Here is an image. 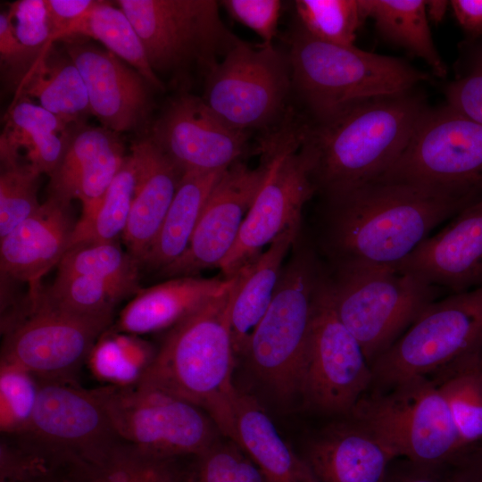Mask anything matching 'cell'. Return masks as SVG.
<instances>
[{"label":"cell","mask_w":482,"mask_h":482,"mask_svg":"<svg viewBox=\"0 0 482 482\" xmlns=\"http://www.w3.org/2000/svg\"><path fill=\"white\" fill-rule=\"evenodd\" d=\"M481 195L476 187L378 178L324 198L320 245L332 271L396 268Z\"/></svg>","instance_id":"6da1fadb"},{"label":"cell","mask_w":482,"mask_h":482,"mask_svg":"<svg viewBox=\"0 0 482 482\" xmlns=\"http://www.w3.org/2000/svg\"><path fill=\"white\" fill-rule=\"evenodd\" d=\"M428 108L413 90L353 101L324 116L298 117L299 152L324 198L383 176Z\"/></svg>","instance_id":"7a4b0ae2"},{"label":"cell","mask_w":482,"mask_h":482,"mask_svg":"<svg viewBox=\"0 0 482 482\" xmlns=\"http://www.w3.org/2000/svg\"><path fill=\"white\" fill-rule=\"evenodd\" d=\"M241 271L219 293L172 326L136 385L155 388L202 408L232 440L236 401L230 312Z\"/></svg>","instance_id":"3957f363"},{"label":"cell","mask_w":482,"mask_h":482,"mask_svg":"<svg viewBox=\"0 0 482 482\" xmlns=\"http://www.w3.org/2000/svg\"><path fill=\"white\" fill-rule=\"evenodd\" d=\"M293 92L309 118L353 101L409 91L429 76L402 59L321 41L298 25L288 37Z\"/></svg>","instance_id":"277c9868"},{"label":"cell","mask_w":482,"mask_h":482,"mask_svg":"<svg viewBox=\"0 0 482 482\" xmlns=\"http://www.w3.org/2000/svg\"><path fill=\"white\" fill-rule=\"evenodd\" d=\"M325 272L311 249L295 248L241 356L254 378L281 403L299 398L317 294Z\"/></svg>","instance_id":"5b68a950"},{"label":"cell","mask_w":482,"mask_h":482,"mask_svg":"<svg viewBox=\"0 0 482 482\" xmlns=\"http://www.w3.org/2000/svg\"><path fill=\"white\" fill-rule=\"evenodd\" d=\"M329 275L337 315L370 366L443 291L391 267L341 270Z\"/></svg>","instance_id":"8992f818"},{"label":"cell","mask_w":482,"mask_h":482,"mask_svg":"<svg viewBox=\"0 0 482 482\" xmlns=\"http://www.w3.org/2000/svg\"><path fill=\"white\" fill-rule=\"evenodd\" d=\"M351 415L366 424L395 453L413 462H455L464 453L447 403L428 376L370 389Z\"/></svg>","instance_id":"52a82bcc"},{"label":"cell","mask_w":482,"mask_h":482,"mask_svg":"<svg viewBox=\"0 0 482 482\" xmlns=\"http://www.w3.org/2000/svg\"><path fill=\"white\" fill-rule=\"evenodd\" d=\"M299 145L294 113L261 140L258 150L261 160L269 162V171L232 250L220 267L224 278H234L285 231L300 230L303 207L315 189Z\"/></svg>","instance_id":"ba28073f"},{"label":"cell","mask_w":482,"mask_h":482,"mask_svg":"<svg viewBox=\"0 0 482 482\" xmlns=\"http://www.w3.org/2000/svg\"><path fill=\"white\" fill-rule=\"evenodd\" d=\"M157 73L183 74L196 67L204 75L240 39L223 23L214 0H119Z\"/></svg>","instance_id":"9c48e42d"},{"label":"cell","mask_w":482,"mask_h":482,"mask_svg":"<svg viewBox=\"0 0 482 482\" xmlns=\"http://www.w3.org/2000/svg\"><path fill=\"white\" fill-rule=\"evenodd\" d=\"M202 96L230 128L270 132L292 112L289 60L273 45L253 47L240 40L204 77Z\"/></svg>","instance_id":"30bf717a"},{"label":"cell","mask_w":482,"mask_h":482,"mask_svg":"<svg viewBox=\"0 0 482 482\" xmlns=\"http://www.w3.org/2000/svg\"><path fill=\"white\" fill-rule=\"evenodd\" d=\"M482 345V287L430 303L371 366L370 389L429 376Z\"/></svg>","instance_id":"8fae6325"},{"label":"cell","mask_w":482,"mask_h":482,"mask_svg":"<svg viewBox=\"0 0 482 482\" xmlns=\"http://www.w3.org/2000/svg\"><path fill=\"white\" fill-rule=\"evenodd\" d=\"M94 392L117 436L153 456L198 457L220 440L219 428L202 408L173 395L139 385Z\"/></svg>","instance_id":"7c38bea8"},{"label":"cell","mask_w":482,"mask_h":482,"mask_svg":"<svg viewBox=\"0 0 482 482\" xmlns=\"http://www.w3.org/2000/svg\"><path fill=\"white\" fill-rule=\"evenodd\" d=\"M371 366L334 308L326 270L317 294L299 398L320 414L347 416L370 389Z\"/></svg>","instance_id":"4fadbf2b"},{"label":"cell","mask_w":482,"mask_h":482,"mask_svg":"<svg viewBox=\"0 0 482 482\" xmlns=\"http://www.w3.org/2000/svg\"><path fill=\"white\" fill-rule=\"evenodd\" d=\"M27 314L4 328L1 363L18 366L38 379L75 381L112 316H86L45 302L30 293Z\"/></svg>","instance_id":"5bb4252c"},{"label":"cell","mask_w":482,"mask_h":482,"mask_svg":"<svg viewBox=\"0 0 482 482\" xmlns=\"http://www.w3.org/2000/svg\"><path fill=\"white\" fill-rule=\"evenodd\" d=\"M379 178L482 189V125L447 104L428 107L397 162Z\"/></svg>","instance_id":"9a60e30c"},{"label":"cell","mask_w":482,"mask_h":482,"mask_svg":"<svg viewBox=\"0 0 482 482\" xmlns=\"http://www.w3.org/2000/svg\"><path fill=\"white\" fill-rule=\"evenodd\" d=\"M38 382L37 403L26 431L73 467L96 461L120 440L94 390H85L71 380Z\"/></svg>","instance_id":"2e32d148"},{"label":"cell","mask_w":482,"mask_h":482,"mask_svg":"<svg viewBox=\"0 0 482 482\" xmlns=\"http://www.w3.org/2000/svg\"><path fill=\"white\" fill-rule=\"evenodd\" d=\"M149 137L183 174L224 171L249 150V134L224 123L202 97L173 98L154 122Z\"/></svg>","instance_id":"e0dca14e"},{"label":"cell","mask_w":482,"mask_h":482,"mask_svg":"<svg viewBox=\"0 0 482 482\" xmlns=\"http://www.w3.org/2000/svg\"><path fill=\"white\" fill-rule=\"evenodd\" d=\"M270 164L256 168L238 162L228 168L212 189L186 252L159 275L195 277L220 267L232 250L244 220L262 187Z\"/></svg>","instance_id":"ac0fdd59"},{"label":"cell","mask_w":482,"mask_h":482,"mask_svg":"<svg viewBox=\"0 0 482 482\" xmlns=\"http://www.w3.org/2000/svg\"><path fill=\"white\" fill-rule=\"evenodd\" d=\"M61 41L83 79L90 112L103 127L120 133L135 129L146 120L151 86L137 70L82 37Z\"/></svg>","instance_id":"d6986e66"},{"label":"cell","mask_w":482,"mask_h":482,"mask_svg":"<svg viewBox=\"0 0 482 482\" xmlns=\"http://www.w3.org/2000/svg\"><path fill=\"white\" fill-rule=\"evenodd\" d=\"M396 269L450 294L482 287V195L426 238Z\"/></svg>","instance_id":"ffe728a7"},{"label":"cell","mask_w":482,"mask_h":482,"mask_svg":"<svg viewBox=\"0 0 482 482\" xmlns=\"http://www.w3.org/2000/svg\"><path fill=\"white\" fill-rule=\"evenodd\" d=\"M127 154L119 133L84 122L71 128L66 151L49 176L48 196L82 205L79 220L89 219L121 168Z\"/></svg>","instance_id":"44dd1931"},{"label":"cell","mask_w":482,"mask_h":482,"mask_svg":"<svg viewBox=\"0 0 482 482\" xmlns=\"http://www.w3.org/2000/svg\"><path fill=\"white\" fill-rule=\"evenodd\" d=\"M302 456L317 482H385L396 459L366 424L351 414L312 435Z\"/></svg>","instance_id":"7402d4cb"},{"label":"cell","mask_w":482,"mask_h":482,"mask_svg":"<svg viewBox=\"0 0 482 482\" xmlns=\"http://www.w3.org/2000/svg\"><path fill=\"white\" fill-rule=\"evenodd\" d=\"M71 203L48 196L38 209L0 238L1 272L29 283L30 291L60 263L70 249L76 226Z\"/></svg>","instance_id":"603a6c76"},{"label":"cell","mask_w":482,"mask_h":482,"mask_svg":"<svg viewBox=\"0 0 482 482\" xmlns=\"http://www.w3.org/2000/svg\"><path fill=\"white\" fill-rule=\"evenodd\" d=\"M135 169V190L122 235L128 253L140 264L154 243L183 172L147 136L135 141L129 154Z\"/></svg>","instance_id":"cb8c5ba5"},{"label":"cell","mask_w":482,"mask_h":482,"mask_svg":"<svg viewBox=\"0 0 482 482\" xmlns=\"http://www.w3.org/2000/svg\"><path fill=\"white\" fill-rule=\"evenodd\" d=\"M4 121L1 166L28 165L50 176L63 157L73 124L27 97L13 99Z\"/></svg>","instance_id":"d4e9b609"},{"label":"cell","mask_w":482,"mask_h":482,"mask_svg":"<svg viewBox=\"0 0 482 482\" xmlns=\"http://www.w3.org/2000/svg\"><path fill=\"white\" fill-rule=\"evenodd\" d=\"M229 279L178 277L141 288L121 311L115 329L139 335L171 328L221 291Z\"/></svg>","instance_id":"484cf974"},{"label":"cell","mask_w":482,"mask_h":482,"mask_svg":"<svg viewBox=\"0 0 482 482\" xmlns=\"http://www.w3.org/2000/svg\"><path fill=\"white\" fill-rule=\"evenodd\" d=\"M232 441L258 467L265 482H317L303 456L283 438L264 409L240 391Z\"/></svg>","instance_id":"4316f807"},{"label":"cell","mask_w":482,"mask_h":482,"mask_svg":"<svg viewBox=\"0 0 482 482\" xmlns=\"http://www.w3.org/2000/svg\"><path fill=\"white\" fill-rule=\"evenodd\" d=\"M300 230L288 229L241 271L230 312V331L235 358L243 355L258 323L276 292L283 261L298 240Z\"/></svg>","instance_id":"83f0119b"},{"label":"cell","mask_w":482,"mask_h":482,"mask_svg":"<svg viewBox=\"0 0 482 482\" xmlns=\"http://www.w3.org/2000/svg\"><path fill=\"white\" fill-rule=\"evenodd\" d=\"M19 97L35 100L70 124L84 122L91 114L79 71L65 50L61 53L54 43L43 50L16 87L14 98Z\"/></svg>","instance_id":"f1b7e54d"},{"label":"cell","mask_w":482,"mask_h":482,"mask_svg":"<svg viewBox=\"0 0 482 482\" xmlns=\"http://www.w3.org/2000/svg\"><path fill=\"white\" fill-rule=\"evenodd\" d=\"M224 171L183 174L161 229L141 262V268L160 272L186 252L208 196Z\"/></svg>","instance_id":"f546056e"},{"label":"cell","mask_w":482,"mask_h":482,"mask_svg":"<svg viewBox=\"0 0 482 482\" xmlns=\"http://www.w3.org/2000/svg\"><path fill=\"white\" fill-rule=\"evenodd\" d=\"M363 18H371L388 42L422 59L440 78L447 69L428 25L424 0H359Z\"/></svg>","instance_id":"4dcf8cb0"},{"label":"cell","mask_w":482,"mask_h":482,"mask_svg":"<svg viewBox=\"0 0 482 482\" xmlns=\"http://www.w3.org/2000/svg\"><path fill=\"white\" fill-rule=\"evenodd\" d=\"M69 37L99 41L108 51L137 70L152 87L163 90L162 81L148 62L136 29L119 6L106 1H96L62 33L58 41Z\"/></svg>","instance_id":"1f68e13d"},{"label":"cell","mask_w":482,"mask_h":482,"mask_svg":"<svg viewBox=\"0 0 482 482\" xmlns=\"http://www.w3.org/2000/svg\"><path fill=\"white\" fill-rule=\"evenodd\" d=\"M70 482H189L176 459H162L119 440L96 461L73 470Z\"/></svg>","instance_id":"d6a6232c"},{"label":"cell","mask_w":482,"mask_h":482,"mask_svg":"<svg viewBox=\"0 0 482 482\" xmlns=\"http://www.w3.org/2000/svg\"><path fill=\"white\" fill-rule=\"evenodd\" d=\"M477 353L428 376L447 403L463 452L482 443V377L474 366Z\"/></svg>","instance_id":"836d02e7"},{"label":"cell","mask_w":482,"mask_h":482,"mask_svg":"<svg viewBox=\"0 0 482 482\" xmlns=\"http://www.w3.org/2000/svg\"><path fill=\"white\" fill-rule=\"evenodd\" d=\"M56 276L85 275L104 282L119 301L136 295L140 264L117 241L78 245L58 264Z\"/></svg>","instance_id":"e575fe53"},{"label":"cell","mask_w":482,"mask_h":482,"mask_svg":"<svg viewBox=\"0 0 482 482\" xmlns=\"http://www.w3.org/2000/svg\"><path fill=\"white\" fill-rule=\"evenodd\" d=\"M135 169L130 155L104 195L95 213L77 220L70 248L83 244L114 242L127 227L135 190Z\"/></svg>","instance_id":"d590c367"},{"label":"cell","mask_w":482,"mask_h":482,"mask_svg":"<svg viewBox=\"0 0 482 482\" xmlns=\"http://www.w3.org/2000/svg\"><path fill=\"white\" fill-rule=\"evenodd\" d=\"M298 26L324 42L354 46L363 16L359 0H296Z\"/></svg>","instance_id":"8d00e7d4"},{"label":"cell","mask_w":482,"mask_h":482,"mask_svg":"<svg viewBox=\"0 0 482 482\" xmlns=\"http://www.w3.org/2000/svg\"><path fill=\"white\" fill-rule=\"evenodd\" d=\"M37 293L53 306L86 316H112L120 302L104 282L85 275L56 276L48 289Z\"/></svg>","instance_id":"74e56055"},{"label":"cell","mask_w":482,"mask_h":482,"mask_svg":"<svg viewBox=\"0 0 482 482\" xmlns=\"http://www.w3.org/2000/svg\"><path fill=\"white\" fill-rule=\"evenodd\" d=\"M38 387V379L29 371L12 364H0L1 434L21 433L29 428Z\"/></svg>","instance_id":"f35d334b"},{"label":"cell","mask_w":482,"mask_h":482,"mask_svg":"<svg viewBox=\"0 0 482 482\" xmlns=\"http://www.w3.org/2000/svg\"><path fill=\"white\" fill-rule=\"evenodd\" d=\"M40 173L28 165L1 166L0 238L30 217L40 206Z\"/></svg>","instance_id":"ab89813d"},{"label":"cell","mask_w":482,"mask_h":482,"mask_svg":"<svg viewBox=\"0 0 482 482\" xmlns=\"http://www.w3.org/2000/svg\"><path fill=\"white\" fill-rule=\"evenodd\" d=\"M196 458L197 482H265L258 467L230 439H220Z\"/></svg>","instance_id":"60d3db41"},{"label":"cell","mask_w":482,"mask_h":482,"mask_svg":"<svg viewBox=\"0 0 482 482\" xmlns=\"http://www.w3.org/2000/svg\"><path fill=\"white\" fill-rule=\"evenodd\" d=\"M154 355L132 353L129 341L103 339L96 344L88 359L93 371L114 386L136 385Z\"/></svg>","instance_id":"b9f144b4"},{"label":"cell","mask_w":482,"mask_h":482,"mask_svg":"<svg viewBox=\"0 0 482 482\" xmlns=\"http://www.w3.org/2000/svg\"><path fill=\"white\" fill-rule=\"evenodd\" d=\"M6 13L14 35L23 46L42 52L52 44L46 0L15 1Z\"/></svg>","instance_id":"7bdbcfd3"},{"label":"cell","mask_w":482,"mask_h":482,"mask_svg":"<svg viewBox=\"0 0 482 482\" xmlns=\"http://www.w3.org/2000/svg\"><path fill=\"white\" fill-rule=\"evenodd\" d=\"M232 19L252 29L271 46L277 35L282 3L278 0H223L220 2Z\"/></svg>","instance_id":"ee69618b"},{"label":"cell","mask_w":482,"mask_h":482,"mask_svg":"<svg viewBox=\"0 0 482 482\" xmlns=\"http://www.w3.org/2000/svg\"><path fill=\"white\" fill-rule=\"evenodd\" d=\"M447 104L482 125V53L471 70L448 85Z\"/></svg>","instance_id":"f6af8a7d"},{"label":"cell","mask_w":482,"mask_h":482,"mask_svg":"<svg viewBox=\"0 0 482 482\" xmlns=\"http://www.w3.org/2000/svg\"><path fill=\"white\" fill-rule=\"evenodd\" d=\"M43 52V51H42ZM42 52L23 46L14 35L7 13L0 14V59L11 81L17 87Z\"/></svg>","instance_id":"bcb514c9"},{"label":"cell","mask_w":482,"mask_h":482,"mask_svg":"<svg viewBox=\"0 0 482 482\" xmlns=\"http://www.w3.org/2000/svg\"><path fill=\"white\" fill-rule=\"evenodd\" d=\"M385 482H460L456 461L427 465L403 458L395 459Z\"/></svg>","instance_id":"7dc6e473"},{"label":"cell","mask_w":482,"mask_h":482,"mask_svg":"<svg viewBox=\"0 0 482 482\" xmlns=\"http://www.w3.org/2000/svg\"><path fill=\"white\" fill-rule=\"evenodd\" d=\"M95 2V0H46L52 31L51 42L58 41L62 33L88 11Z\"/></svg>","instance_id":"c3c4849f"},{"label":"cell","mask_w":482,"mask_h":482,"mask_svg":"<svg viewBox=\"0 0 482 482\" xmlns=\"http://www.w3.org/2000/svg\"><path fill=\"white\" fill-rule=\"evenodd\" d=\"M450 6L466 32L474 37L482 36V0H452Z\"/></svg>","instance_id":"681fc988"},{"label":"cell","mask_w":482,"mask_h":482,"mask_svg":"<svg viewBox=\"0 0 482 482\" xmlns=\"http://www.w3.org/2000/svg\"><path fill=\"white\" fill-rule=\"evenodd\" d=\"M456 466L460 482H482V443L465 451Z\"/></svg>","instance_id":"f907efd6"},{"label":"cell","mask_w":482,"mask_h":482,"mask_svg":"<svg viewBox=\"0 0 482 482\" xmlns=\"http://www.w3.org/2000/svg\"><path fill=\"white\" fill-rule=\"evenodd\" d=\"M425 4L428 20L437 22L444 18L447 8L450 6V1L428 0L425 1Z\"/></svg>","instance_id":"816d5d0a"},{"label":"cell","mask_w":482,"mask_h":482,"mask_svg":"<svg viewBox=\"0 0 482 482\" xmlns=\"http://www.w3.org/2000/svg\"><path fill=\"white\" fill-rule=\"evenodd\" d=\"M0 482H69V479L64 477L43 476L20 479H4L0 480Z\"/></svg>","instance_id":"f5cc1de1"},{"label":"cell","mask_w":482,"mask_h":482,"mask_svg":"<svg viewBox=\"0 0 482 482\" xmlns=\"http://www.w3.org/2000/svg\"><path fill=\"white\" fill-rule=\"evenodd\" d=\"M474 366L477 370V371L481 375L482 377V345L479 348L478 352L476 353L474 358Z\"/></svg>","instance_id":"db71d44e"}]
</instances>
